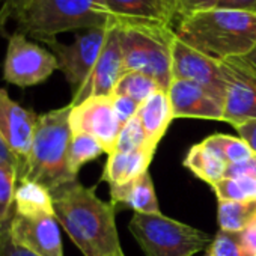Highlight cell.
<instances>
[{
	"label": "cell",
	"mask_w": 256,
	"mask_h": 256,
	"mask_svg": "<svg viewBox=\"0 0 256 256\" xmlns=\"http://www.w3.org/2000/svg\"><path fill=\"white\" fill-rule=\"evenodd\" d=\"M52 196L56 220L83 256H125L114 222L116 208L98 198L96 186L84 187L76 180Z\"/></svg>",
	"instance_id": "6da1fadb"
},
{
	"label": "cell",
	"mask_w": 256,
	"mask_h": 256,
	"mask_svg": "<svg viewBox=\"0 0 256 256\" xmlns=\"http://www.w3.org/2000/svg\"><path fill=\"white\" fill-rule=\"evenodd\" d=\"M176 36L218 62L244 58L256 47V14L212 8L181 18Z\"/></svg>",
	"instance_id": "7a4b0ae2"
},
{
	"label": "cell",
	"mask_w": 256,
	"mask_h": 256,
	"mask_svg": "<svg viewBox=\"0 0 256 256\" xmlns=\"http://www.w3.org/2000/svg\"><path fill=\"white\" fill-rule=\"evenodd\" d=\"M71 104L38 114L35 136L26 172L22 180L44 186L50 193L77 180L68 168ZM18 180V181H22Z\"/></svg>",
	"instance_id": "3957f363"
},
{
	"label": "cell",
	"mask_w": 256,
	"mask_h": 256,
	"mask_svg": "<svg viewBox=\"0 0 256 256\" xmlns=\"http://www.w3.org/2000/svg\"><path fill=\"white\" fill-rule=\"evenodd\" d=\"M16 20L17 32L42 42L70 30L112 26L102 0H32Z\"/></svg>",
	"instance_id": "277c9868"
},
{
	"label": "cell",
	"mask_w": 256,
	"mask_h": 256,
	"mask_svg": "<svg viewBox=\"0 0 256 256\" xmlns=\"http://www.w3.org/2000/svg\"><path fill=\"white\" fill-rule=\"evenodd\" d=\"M124 72H142L163 90L172 83V46L176 34L164 26H118Z\"/></svg>",
	"instance_id": "5b68a950"
},
{
	"label": "cell",
	"mask_w": 256,
	"mask_h": 256,
	"mask_svg": "<svg viewBox=\"0 0 256 256\" xmlns=\"http://www.w3.org/2000/svg\"><path fill=\"white\" fill-rule=\"evenodd\" d=\"M128 229L146 256H192L212 242L206 232L163 214L134 212Z\"/></svg>",
	"instance_id": "8992f818"
},
{
	"label": "cell",
	"mask_w": 256,
	"mask_h": 256,
	"mask_svg": "<svg viewBox=\"0 0 256 256\" xmlns=\"http://www.w3.org/2000/svg\"><path fill=\"white\" fill-rule=\"evenodd\" d=\"M56 70L58 59L44 47L16 32L8 40L4 62V80L18 88H29L46 82Z\"/></svg>",
	"instance_id": "52a82bcc"
},
{
	"label": "cell",
	"mask_w": 256,
	"mask_h": 256,
	"mask_svg": "<svg viewBox=\"0 0 256 256\" xmlns=\"http://www.w3.org/2000/svg\"><path fill=\"white\" fill-rule=\"evenodd\" d=\"M107 32L108 28L89 29L86 34L78 35L71 44H62L56 38L46 41L58 59L59 70L70 83L72 95L80 90L89 78L104 47Z\"/></svg>",
	"instance_id": "ba28073f"
},
{
	"label": "cell",
	"mask_w": 256,
	"mask_h": 256,
	"mask_svg": "<svg viewBox=\"0 0 256 256\" xmlns=\"http://www.w3.org/2000/svg\"><path fill=\"white\" fill-rule=\"evenodd\" d=\"M220 64L226 78L223 122L234 128L256 122V76L240 58Z\"/></svg>",
	"instance_id": "9c48e42d"
},
{
	"label": "cell",
	"mask_w": 256,
	"mask_h": 256,
	"mask_svg": "<svg viewBox=\"0 0 256 256\" xmlns=\"http://www.w3.org/2000/svg\"><path fill=\"white\" fill-rule=\"evenodd\" d=\"M38 114L16 102L0 89V139L18 162V180L23 178L32 151Z\"/></svg>",
	"instance_id": "30bf717a"
},
{
	"label": "cell",
	"mask_w": 256,
	"mask_h": 256,
	"mask_svg": "<svg viewBox=\"0 0 256 256\" xmlns=\"http://www.w3.org/2000/svg\"><path fill=\"white\" fill-rule=\"evenodd\" d=\"M70 126L72 134L86 133L95 138L108 156L114 148L122 124L113 110L112 96H92L71 107Z\"/></svg>",
	"instance_id": "8fae6325"
},
{
	"label": "cell",
	"mask_w": 256,
	"mask_h": 256,
	"mask_svg": "<svg viewBox=\"0 0 256 256\" xmlns=\"http://www.w3.org/2000/svg\"><path fill=\"white\" fill-rule=\"evenodd\" d=\"M172 80L194 82L224 101L226 78L222 64L187 46L178 36L172 46Z\"/></svg>",
	"instance_id": "7c38bea8"
},
{
	"label": "cell",
	"mask_w": 256,
	"mask_h": 256,
	"mask_svg": "<svg viewBox=\"0 0 256 256\" xmlns=\"http://www.w3.org/2000/svg\"><path fill=\"white\" fill-rule=\"evenodd\" d=\"M124 74V56L119 42L118 26H110L98 60L80 90L72 95L70 104L77 106L92 96H112L116 83Z\"/></svg>",
	"instance_id": "4fadbf2b"
},
{
	"label": "cell",
	"mask_w": 256,
	"mask_h": 256,
	"mask_svg": "<svg viewBox=\"0 0 256 256\" xmlns=\"http://www.w3.org/2000/svg\"><path fill=\"white\" fill-rule=\"evenodd\" d=\"M8 234L20 247L36 256H64V246L56 216H20L14 214Z\"/></svg>",
	"instance_id": "5bb4252c"
},
{
	"label": "cell",
	"mask_w": 256,
	"mask_h": 256,
	"mask_svg": "<svg viewBox=\"0 0 256 256\" xmlns=\"http://www.w3.org/2000/svg\"><path fill=\"white\" fill-rule=\"evenodd\" d=\"M172 116L223 122V101L194 82L172 80L168 90Z\"/></svg>",
	"instance_id": "9a60e30c"
},
{
	"label": "cell",
	"mask_w": 256,
	"mask_h": 256,
	"mask_svg": "<svg viewBox=\"0 0 256 256\" xmlns=\"http://www.w3.org/2000/svg\"><path fill=\"white\" fill-rule=\"evenodd\" d=\"M112 26L170 28L174 14L164 0H102Z\"/></svg>",
	"instance_id": "2e32d148"
},
{
	"label": "cell",
	"mask_w": 256,
	"mask_h": 256,
	"mask_svg": "<svg viewBox=\"0 0 256 256\" xmlns=\"http://www.w3.org/2000/svg\"><path fill=\"white\" fill-rule=\"evenodd\" d=\"M110 187V202L118 208H130L140 214H162L150 170L132 182Z\"/></svg>",
	"instance_id": "e0dca14e"
},
{
	"label": "cell",
	"mask_w": 256,
	"mask_h": 256,
	"mask_svg": "<svg viewBox=\"0 0 256 256\" xmlns=\"http://www.w3.org/2000/svg\"><path fill=\"white\" fill-rule=\"evenodd\" d=\"M154 154L156 150L150 146H144L133 152H110L101 181L108 182V186H120L134 181L148 170Z\"/></svg>",
	"instance_id": "ac0fdd59"
},
{
	"label": "cell",
	"mask_w": 256,
	"mask_h": 256,
	"mask_svg": "<svg viewBox=\"0 0 256 256\" xmlns=\"http://www.w3.org/2000/svg\"><path fill=\"white\" fill-rule=\"evenodd\" d=\"M138 119L146 134V145L157 151V146L174 120L170 100L166 90H157L146 98L138 112Z\"/></svg>",
	"instance_id": "d6986e66"
},
{
	"label": "cell",
	"mask_w": 256,
	"mask_h": 256,
	"mask_svg": "<svg viewBox=\"0 0 256 256\" xmlns=\"http://www.w3.org/2000/svg\"><path fill=\"white\" fill-rule=\"evenodd\" d=\"M14 206H16V212L20 216H28V217L41 216V214L54 216L52 193L44 186L30 180L17 181Z\"/></svg>",
	"instance_id": "ffe728a7"
},
{
	"label": "cell",
	"mask_w": 256,
	"mask_h": 256,
	"mask_svg": "<svg viewBox=\"0 0 256 256\" xmlns=\"http://www.w3.org/2000/svg\"><path fill=\"white\" fill-rule=\"evenodd\" d=\"M184 166L212 187L224 178L228 164L211 148L200 142L190 148L184 158Z\"/></svg>",
	"instance_id": "44dd1931"
},
{
	"label": "cell",
	"mask_w": 256,
	"mask_h": 256,
	"mask_svg": "<svg viewBox=\"0 0 256 256\" xmlns=\"http://www.w3.org/2000/svg\"><path fill=\"white\" fill-rule=\"evenodd\" d=\"M254 214L256 202L217 200V223L220 230L240 232Z\"/></svg>",
	"instance_id": "7402d4cb"
},
{
	"label": "cell",
	"mask_w": 256,
	"mask_h": 256,
	"mask_svg": "<svg viewBox=\"0 0 256 256\" xmlns=\"http://www.w3.org/2000/svg\"><path fill=\"white\" fill-rule=\"evenodd\" d=\"M104 151L102 145L86 133H76L71 136L68 146V168L70 172L77 176L78 170L89 162L96 160Z\"/></svg>",
	"instance_id": "603a6c76"
},
{
	"label": "cell",
	"mask_w": 256,
	"mask_h": 256,
	"mask_svg": "<svg viewBox=\"0 0 256 256\" xmlns=\"http://www.w3.org/2000/svg\"><path fill=\"white\" fill-rule=\"evenodd\" d=\"M208 148H211L226 164H235L246 162L256 156L246 140L241 138H234L228 134H212L202 140Z\"/></svg>",
	"instance_id": "cb8c5ba5"
},
{
	"label": "cell",
	"mask_w": 256,
	"mask_h": 256,
	"mask_svg": "<svg viewBox=\"0 0 256 256\" xmlns=\"http://www.w3.org/2000/svg\"><path fill=\"white\" fill-rule=\"evenodd\" d=\"M162 88L158 83L151 78L146 74L130 71V72H124L119 82L116 83V88L113 90V95H122L133 98L138 102H144L146 98H150L154 92L160 90ZM163 90V89H162Z\"/></svg>",
	"instance_id": "d4e9b609"
},
{
	"label": "cell",
	"mask_w": 256,
	"mask_h": 256,
	"mask_svg": "<svg viewBox=\"0 0 256 256\" xmlns=\"http://www.w3.org/2000/svg\"><path fill=\"white\" fill-rule=\"evenodd\" d=\"M18 172L16 168L0 164V234L8 230L16 214V188Z\"/></svg>",
	"instance_id": "484cf974"
},
{
	"label": "cell",
	"mask_w": 256,
	"mask_h": 256,
	"mask_svg": "<svg viewBox=\"0 0 256 256\" xmlns=\"http://www.w3.org/2000/svg\"><path fill=\"white\" fill-rule=\"evenodd\" d=\"M217 200H235V202H256V178L254 176H234L223 178L212 186Z\"/></svg>",
	"instance_id": "4316f807"
},
{
	"label": "cell",
	"mask_w": 256,
	"mask_h": 256,
	"mask_svg": "<svg viewBox=\"0 0 256 256\" xmlns=\"http://www.w3.org/2000/svg\"><path fill=\"white\" fill-rule=\"evenodd\" d=\"M144 146H148L146 134L144 132L138 116H134L133 119H130L126 124L122 125L113 151L114 152H133Z\"/></svg>",
	"instance_id": "83f0119b"
},
{
	"label": "cell",
	"mask_w": 256,
	"mask_h": 256,
	"mask_svg": "<svg viewBox=\"0 0 256 256\" xmlns=\"http://www.w3.org/2000/svg\"><path fill=\"white\" fill-rule=\"evenodd\" d=\"M206 256H247L238 232L218 230L208 247Z\"/></svg>",
	"instance_id": "f1b7e54d"
},
{
	"label": "cell",
	"mask_w": 256,
	"mask_h": 256,
	"mask_svg": "<svg viewBox=\"0 0 256 256\" xmlns=\"http://www.w3.org/2000/svg\"><path fill=\"white\" fill-rule=\"evenodd\" d=\"M164 4L168 5L174 17L184 18L194 12L216 8L218 0H164Z\"/></svg>",
	"instance_id": "f546056e"
},
{
	"label": "cell",
	"mask_w": 256,
	"mask_h": 256,
	"mask_svg": "<svg viewBox=\"0 0 256 256\" xmlns=\"http://www.w3.org/2000/svg\"><path fill=\"white\" fill-rule=\"evenodd\" d=\"M112 102H113V110L119 119V122L124 125L130 119H133L140 107V102L134 101L133 98L122 96V95H112Z\"/></svg>",
	"instance_id": "4dcf8cb0"
},
{
	"label": "cell",
	"mask_w": 256,
	"mask_h": 256,
	"mask_svg": "<svg viewBox=\"0 0 256 256\" xmlns=\"http://www.w3.org/2000/svg\"><path fill=\"white\" fill-rule=\"evenodd\" d=\"M240 241L247 253V256H256V214L254 217L238 232Z\"/></svg>",
	"instance_id": "1f68e13d"
},
{
	"label": "cell",
	"mask_w": 256,
	"mask_h": 256,
	"mask_svg": "<svg viewBox=\"0 0 256 256\" xmlns=\"http://www.w3.org/2000/svg\"><path fill=\"white\" fill-rule=\"evenodd\" d=\"M0 256H36V254L16 244L6 230L4 234H0Z\"/></svg>",
	"instance_id": "d6a6232c"
},
{
	"label": "cell",
	"mask_w": 256,
	"mask_h": 256,
	"mask_svg": "<svg viewBox=\"0 0 256 256\" xmlns=\"http://www.w3.org/2000/svg\"><path fill=\"white\" fill-rule=\"evenodd\" d=\"M32 0H5L4 8L0 11V32H4L5 22L11 17H17Z\"/></svg>",
	"instance_id": "836d02e7"
},
{
	"label": "cell",
	"mask_w": 256,
	"mask_h": 256,
	"mask_svg": "<svg viewBox=\"0 0 256 256\" xmlns=\"http://www.w3.org/2000/svg\"><path fill=\"white\" fill-rule=\"evenodd\" d=\"M241 175L256 178V156H253L252 158H248L246 162L226 166L224 178H234V176H241Z\"/></svg>",
	"instance_id": "e575fe53"
},
{
	"label": "cell",
	"mask_w": 256,
	"mask_h": 256,
	"mask_svg": "<svg viewBox=\"0 0 256 256\" xmlns=\"http://www.w3.org/2000/svg\"><path fill=\"white\" fill-rule=\"evenodd\" d=\"M216 8L256 14V0H218Z\"/></svg>",
	"instance_id": "d590c367"
},
{
	"label": "cell",
	"mask_w": 256,
	"mask_h": 256,
	"mask_svg": "<svg viewBox=\"0 0 256 256\" xmlns=\"http://www.w3.org/2000/svg\"><path fill=\"white\" fill-rule=\"evenodd\" d=\"M235 130L240 134V138L246 140L248 146L253 150V152L256 154V122H248V124L235 126Z\"/></svg>",
	"instance_id": "8d00e7d4"
},
{
	"label": "cell",
	"mask_w": 256,
	"mask_h": 256,
	"mask_svg": "<svg viewBox=\"0 0 256 256\" xmlns=\"http://www.w3.org/2000/svg\"><path fill=\"white\" fill-rule=\"evenodd\" d=\"M0 164L16 168L18 172V162H17L16 156L8 150V146L5 145V142L2 139H0Z\"/></svg>",
	"instance_id": "74e56055"
},
{
	"label": "cell",
	"mask_w": 256,
	"mask_h": 256,
	"mask_svg": "<svg viewBox=\"0 0 256 256\" xmlns=\"http://www.w3.org/2000/svg\"><path fill=\"white\" fill-rule=\"evenodd\" d=\"M247 66H248V70L256 76V47L248 53V54H246L244 58H240Z\"/></svg>",
	"instance_id": "f35d334b"
},
{
	"label": "cell",
	"mask_w": 256,
	"mask_h": 256,
	"mask_svg": "<svg viewBox=\"0 0 256 256\" xmlns=\"http://www.w3.org/2000/svg\"><path fill=\"white\" fill-rule=\"evenodd\" d=\"M204 256H206V254H204Z\"/></svg>",
	"instance_id": "ab89813d"
}]
</instances>
